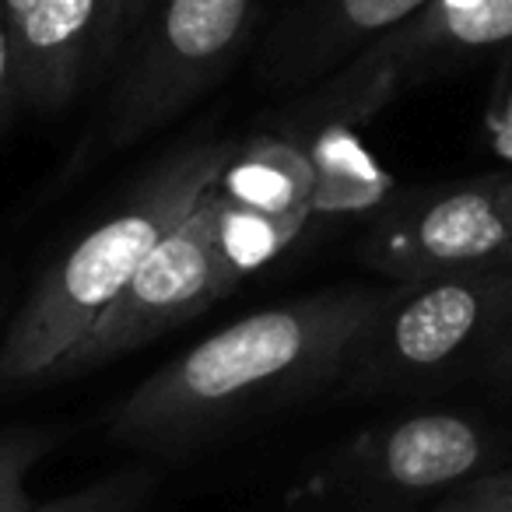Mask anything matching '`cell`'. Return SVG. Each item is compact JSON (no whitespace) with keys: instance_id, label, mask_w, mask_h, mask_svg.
<instances>
[{"instance_id":"7c38bea8","label":"cell","mask_w":512,"mask_h":512,"mask_svg":"<svg viewBox=\"0 0 512 512\" xmlns=\"http://www.w3.org/2000/svg\"><path fill=\"white\" fill-rule=\"evenodd\" d=\"M60 435L53 428H0V512H29V477L53 453Z\"/></svg>"},{"instance_id":"5bb4252c","label":"cell","mask_w":512,"mask_h":512,"mask_svg":"<svg viewBox=\"0 0 512 512\" xmlns=\"http://www.w3.org/2000/svg\"><path fill=\"white\" fill-rule=\"evenodd\" d=\"M470 376L488 386H498V390H512V320L498 330V337L488 344V351L477 358Z\"/></svg>"},{"instance_id":"8992f818","label":"cell","mask_w":512,"mask_h":512,"mask_svg":"<svg viewBox=\"0 0 512 512\" xmlns=\"http://www.w3.org/2000/svg\"><path fill=\"white\" fill-rule=\"evenodd\" d=\"M509 43L512 0H432L341 71L302 92L292 120L299 127L351 130L411 88L484 60Z\"/></svg>"},{"instance_id":"e0dca14e","label":"cell","mask_w":512,"mask_h":512,"mask_svg":"<svg viewBox=\"0 0 512 512\" xmlns=\"http://www.w3.org/2000/svg\"><path fill=\"white\" fill-rule=\"evenodd\" d=\"M428 512H484V509H474V505H463L460 498H453L449 495L446 502H439V505H432Z\"/></svg>"},{"instance_id":"9c48e42d","label":"cell","mask_w":512,"mask_h":512,"mask_svg":"<svg viewBox=\"0 0 512 512\" xmlns=\"http://www.w3.org/2000/svg\"><path fill=\"white\" fill-rule=\"evenodd\" d=\"M11 32L18 99L64 109L127 43V0H0Z\"/></svg>"},{"instance_id":"3957f363","label":"cell","mask_w":512,"mask_h":512,"mask_svg":"<svg viewBox=\"0 0 512 512\" xmlns=\"http://www.w3.org/2000/svg\"><path fill=\"white\" fill-rule=\"evenodd\" d=\"M509 320L512 260L383 288L344 355L337 390L393 397L470 376Z\"/></svg>"},{"instance_id":"8fae6325","label":"cell","mask_w":512,"mask_h":512,"mask_svg":"<svg viewBox=\"0 0 512 512\" xmlns=\"http://www.w3.org/2000/svg\"><path fill=\"white\" fill-rule=\"evenodd\" d=\"M158 491V474L151 467H123L99 481L74 488L60 498L32 505L29 512H148Z\"/></svg>"},{"instance_id":"277c9868","label":"cell","mask_w":512,"mask_h":512,"mask_svg":"<svg viewBox=\"0 0 512 512\" xmlns=\"http://www.w3.org/2000/svg\"><path fill=\"white\" fill-rule=\"evenodd\" d=\"M495 432L470 414L421 411L351 435L292 491L302 512H428L491 474Z\"/></svg>"},{"instance_id":"d6986e66","label":"cell","mask_w":512,"mask_h":512,"mask_svg":"<svg viewBox=\"0 0 512 512\" xmlns=\"http://www.w3.org/2000/svg\"><path fill=\"white\" fill-rule=\"evenodd\" d=\"M4 323H8V295H4V285H0V334H4Z\"/></svg>"},{"instance_id":"2e32d148","label":"cell","mask_w":512,"mask_h":512,"mask_svg":"<svg viewBox=\"0 0 512 512\" xmlns=\"http://www.w3.org/2000/svg\"><path fill=\"white\" fill-rule=\"evenodd\" d=\"M155 4H158V0H127V32H130V36L141 29V22L148 18V11L155 8Z\"/></svg>"},{"instance_id":"ac0fdd59","label":"cell","mask_w":512,"mask_h":512,"mask_svg":"<svg viewBox=\"0 0 512 512\" xmlns=\"http://www.w3.org/2000/svg\"><path fill=\"white\" fill-rule=\"evenodd\" d=\"M505 211H509L512 221V169H505Z\"/></svg>"},{"instance_id":"5b68a950","label":"cell","mask_w":512,"mask_h":512,"mask_svg":"<svg viewBox=\"0 0 512 512\" xmlns=\"http://www.w3.org/2000/svg\"><path fill=\"white\" fill-rule=\"evenodd\" d=\"M256 0H158L134 32L106 106L109 148L158 134L204 99L246 50Z\"/></svg>"},{"instance_id":"4fadbf2b","label":"cell","mask_w":512,"mask_h":512,"mask_svg":"<svg viewBox=\"0 0 512 512\" xmlns=\"http://www.w3.org/2000/svg\"><path fill=\"white\" fill-rule=\"evenodd\" d=\"M453 498L484 512H512V470H491V474L470 481Z\"/></svg>"},{"instance_id":"6da1fadb","label":"cell","mask_w":512,"mask_h":512,"mask_svg":"<svg viewBox=\"0 0 512 512\" xmlns=\"http://www.w3.org/2000/svg\"><path fill=\"white\" fill-rule=\"evenodd\" d=\"M379 299L383 288H334L214 330L137 383L109 418V435L155 460H186L330 390Z\"/></svg>"},{"instance_id":"30bf717a","label":"cell","mask_w":512,"mask_h":512,"mask_svg":"<svg viewBox=\"0 0 512 512\" xmlns=\"http://www.w3.org/2000/svg\"><path fill=\"white\" fill-rule=\"evenodd\" d=\"M432 0H302L278 22L260 60V85L302 95L341 71Z\"/></svg>"},{"instance_id":"52a82bcc","label":"cell","mask_w":512,"mask_h":512,"mask_svg":"<svg viewBox=\"0 0 512 512\" xmlns=\"http://www.w3.org/2000/svg\"><path fill=\"white\" fill-rule=\"evenodd\" d=\"M246 278L228 246V204L218 183L151 249L123 295L106 309L64 369V379L116 362L207 313Z\"/></svg>"},{"instance_id":"ba28073f","label":"cell","mask_w":512,"mask_h":512,"mask_svg":"<svg viewBox=\"0 0 512 512\" xmlns=\"http://www.w3.org/2000/svg\"><path fill=\"white\" fill-rule=\"evenodd\" d=\"M362 260L393 285L509 264L505 169L386 200L365 228Z\"/></svg>"},{"instance_id":"9a60e30c","label":"cell","mask_w":512,"mask_h":512,"mask_svg":"<svg viewBox=\"0 0 512 512\" xmlns=\"http://www.w3.org/2000/svg\"><path fill=\"white\" fill-rule=\"evenodd\" d=\"M18 74H15V50H11V32L0 11V123L18 106Z\"/></svg>"},{"instance_id":"7a4b0ae2","label":"cell","mask_w":512,"mask_h":512,"mask_svg":"<svg viewBox=\"0 0 512 512\" xmlns=\"http://www.w3.org/2000/svg\"><path fill=\"white\" fill-rule=\"evenodd\" d=\"M242 144L197 137L165 151L36 281L0 334V390L60 383L74 351L123 295L151 249L197 207Z\"/></svg>"}]
</instances>
